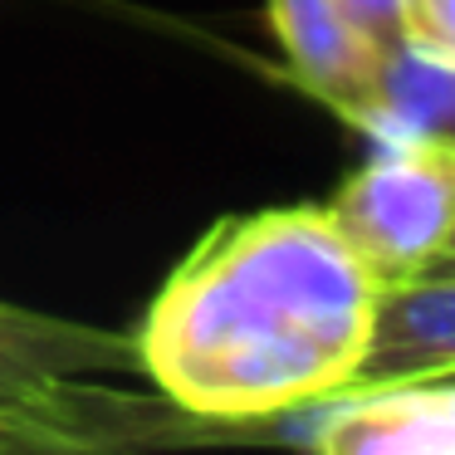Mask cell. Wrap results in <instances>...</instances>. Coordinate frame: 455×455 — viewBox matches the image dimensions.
<instances>
[{
    "label": "cell",
    "instance_id": "1",
    "mask_svg": "<svg viewBox=\"0 0 455 455\" xmlns=\"http://www.w3.org/2000/svg\"><path fill=\"white\" fill-rule=\"evenodd\" d=\"M372 294L328 206H265L206 226L128 338L148 387L235 435L353 382Z\"/></svg>",
    "mask_w": 455,
    "mask_h": 455
},
{
    "label": "cell",
    "instance_id": "7",
    "mask_svg": "<svg viewBox=\"0 0 455 455\" xmlns=\"http://www.w3.org/2000/svg\"><path fill=\"white\" fill-rule=\"evenodd\" d=\"M451 118H455V60L411 50L396 35L382 44L363 99L347 113V123L363 128L377 148L451 138Z\"/></svg>",
    "mask_w": 455,
    "mask_h": 455
},
{
    "label": "cell",
    "instance_id": "2",
    "mask_svg": "<svg viewBox=\"0 0 455 455\" xmlns=\"http://www.w3.org/2000/svg\"><path fill=\"white\" fill-rule=\"evenodd\" d=\"M128 377H142L128 333L0 299V451L103 455L226 441Z\"/></svg>",
    "mask_w": 455,
    "mask_h": 455
},
{
    "label": "cell",
    "instance_id": "8",
    "mask_svg": "<svg viewBox=\"0 0 455 455\" xmlns=\"http://www.w3.org/2000/svg\"><path fill=\"white\" fill-rule=\"evenodd\" d=\"M392 35L411 50L455 60V0H396Z\"/></svg>",
    "mask_w": 455,
    "mask_h": 455
},
{
    "label": "cell",
    "instance_id": "3",
    "mask_svg": "<svg viewBox=\"0 0 455 455\" xmlns=\"http://www.w3.org/2000/svg\"><path fill=\"white\" fill-rule=\"evenodd\" d=\"M372 279L455 259V142H387L323 201Z\"/></svg>",
    "mask_w": 455,
    "mask_h": 455
},
{
    "label": "cell",
    "instance_id": "6",
    "mask_svg": "<svg viewBox=\"0 0 455 455\" xmlns=\"http://www.w3.org/2000/svg\"><path fill=\"white\" fill-rule=\"evenodd\" d=\"M265 5L269 30H275L294 79L318 103H328L338 118H347L363 99L387 40L367 35L343 11V0H265Z\"/></svg>",
    "mask_w": 455,
    "mask_h": 455
},
{
    "label": "cell",
    "instance_id": "9",
    "mask_svg": "<svg viewBox=\"0 0 455 455\" xmlns=\"http://www.w3.org/2000/svg\"><path fill=\"white\" fill-rule=\"evenodd\" d=\"M343 11L363 25L377 40H392V20H396V0H343Z\"/></svg>",
    "mask_w": 455,
    "mask_h": 455
},
{
    "label": "cell",
    "instance_id": "5",
    "mask_svg": "<svg viewBox=\"0 0 455 455\" xmlns=\"http://www.w3.org/2000/svg\"><path fill=\"white\" fill-rule=\"evenodd\" d=\"M455 372V259L377 279L367 343L347 387L421 382Z\"/></svg>",
    "mask_w": 455,
    "mask_h": 455
},
{
    "label": "cell",
    "instance_id": "4",
    "mask_svg": "<svg viewBox=\"0 0 455 455\" xmlns=\"http://www.w3.org/2000/svg\"><path fill=\"white\" fill-rule=\"evenodd\" d=\"M279 421H289L284 441L323 455H451L455 372L421 382L338 387Z\"/></svg>",
    "mask_w": 455,
    "mask_h": 455
}]
</instances>
